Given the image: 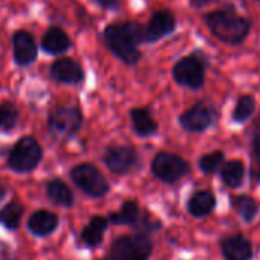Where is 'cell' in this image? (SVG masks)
<instances>
[{
  "instance_id": "obj_1",
  "label": "cell",
  "mask_w": 260,
  "mask_h": 260,
  "mask_svg": "<svg viewBox=\"0 0 260 260\" xmlns=\"http://www.w3.org/2000/svg\"><path fill=\"white\" fill-rule=\"evenodd\" d=\"M205 23L211 34L223 43L239 45L249 34L251 23L233 11L220 10L205 16Z\"/></svg>"
},
{
  "instance_id": "obj_2",
  "label": "cell",
  "mask_w": 260,
  "mask_h": 260,
  "mask_svg": "<svg viewBox=\"0 0 260 260\" xmlns=\"http://www.w3.org/2000/svg\"><path fill=\"white\" fill-rule=\"evenodd\" d=\"M42 155L43 152L40 144L34 138L25 137L11 150L8 164L14 172L28 173L39 166V162L42 161Z\"/></svg>"
},
{
  "instance_id": "obj_3",
  "label": "cell",
  "mask_w": 260,
  "mask_h": 260,
  "mask_svg": "<svg viewBox=\"0 0 260 260\" xmlns=\"http://www.w3.org/2000/svg\"><path fill=\"white\" fill-rule=\"evenodd\" d=\"M104 42L107 48L124 63L135 64L140 61L141 54L137 49V45L130 42V39L122 31L121 25H110L104 31Z\"/></svg>"
},
{
  "instance_id": "obj_4",
  "label": "cell",
  "mask_w": 260,
  "mask_h": 260,
  "mask_svg": "<svg viewBox=\"0 0 260 260\" xmlns=\"http://www.w3.org/2000/svg\"><path fill=\"white\" fill-rule=\"evenodd\" d=\"M190 170L188 162L175 155V153H169V152H161L155 156L153 162H152V172L153 175L164 181V182H176L179 181L182 176H185Z\"/></svg>"
},
{
  "instance_id": "obj_5",
  "label": "cell",
  "mask_w": 260,
  "mask_h": 260,
  "mask_svg": "<svg viewBox=\"0 0 260 260\" xmlns=\"http://www.w3.org/2000/svg\"><path fill=\"white\" fill-rule=\"evenodd\" d=\"M71 176L74 182L89 196L92 198H101L109 191V184L104 179V176L100 173V170L90 164H80L72 172Z\"/></svg>"
},
{
  "instance_id": "obj_6",
  "label": "cell",
  "mask_w": 260,
  "mask_h": 260,
  "mask_svg": "<svg viewBox=\"0 0 260 260\" xmlns=\"http://www.w3.org/2000/svg\"><path fill=\"white\" fill-rule=\"evenodd\" d=\"M83 121L77 107H58L49 115V130L55 138H68L80 128Z\"/></svg>"
},
{
  "instance_id": "obj_7",
  "label": "cell",
  "mask_w": 260,
  "mask_h": 260,
  "mask_svg": "<svg viewBox=\"0 0 260 260\" xmlns=\"http://www.w3.org/2000/svg\"><path fill=\"white\" fill-rule=\"evenodd\" d=\"M173 78L181 86H185V87H190V89H199L205 83L204 63L196 55L184 57L175 64Z\"/></svg>"
},
{
  "instance_id": "obj_8",
  "label": "cell",
  "mask_w": 260,
  "mask_h": 260,
  "mask_svg": "<svg viewBox=\"0 0 260 260\" xmlns=\"http://www.w3.org/2000/svg\"><path fill=\"white\" fill-rule=\"evenodd\" d=\"M214 121V109L199 101L194 106H191L187 112H184L179 118L181 125L188 130V132H204Z\"/></svg>"
},
{
  "instance_id": "obj_9",
  "label": "cell",
  "mask_w": 260,
  "mask_h": 260,
  "mask_svg": "<svg viewBox=\"0 0 260 260\" xmlns=\"http://www.w3.org/2000/svg\"><path fill=\"white\" fill-rule=\"evenodd\" d=\"M104 162L115 175H124L137 164V153L130 147H110L104 155Z\"/></svg>"
},
{
  "instance_id": "obj_10",
  "label": "cell",
  "mask_w": 260,
  "mask_h": 260,
  "mask_svg": "<svg viewBox=\"0 0 260 260\" xmlns=\"http://www.w3.org/2000/svg\"><path fill=\"white\" fill-rule=\"evenodd\" d=\"M176 28V19L170 11H158L152 16L146 31V42H156L169 34H172Z\"/></svg>"
},
{
  "instance_id": "obj_11",
  "label": "cell",
  "mask_w": 260,
  "mask_h": 260,
  "mask_svg": "<svg viewBox=\"0 0 260 260\" xmlns=\"http://www.w3.org/2000/svg\"><path fill=\"white\" fill-rule=\"evenodd\" d=\"M14 60L20 66H28L37 58V45L32 36L26 31H17L13 36Z\"/></svg>"
},
{
  "instance_id": "obj_12",
  "label": "cell",
  "mask_w": 260,
  "mask_h": 260,
  "mask_svg": "<svg viewBox=\"0 0 260 260\" xmlns=\"http://www.w3.org/2000/svg\"><path fill=\"white\" fill-rule=\"evenodd\" d=\"M51 77L60 83H80L84 78L81 66L72 58H60L51 66Z\"/></svg>"
},
{
  "instance_id": "obj_13",
  "label": "cell",
  "mask_w": 260,
  "mask_h": 260,
  "mask_svg": "<svg viewBox=\"0 0 260 260\" xmlns=\"http://www.w3.org/2000/svg\"><path fill=\"white\" fill-rule=\"evenodd\" d=\"M222 251L226 260H249L252 251L248 240L242 236H231L222 242Z\"/></svg>"
},
{
  "instance_id": "obj_14",
  "label": "cell",
  "mask_w": 260,
  "mask_h": 260,
  "mask_svg": "<svg viewBox=\"0 0 260 260\" xmlns=\"http://www.w3.org/2000/svg\"><path fill=\"white\" fill-rule=\"evenodd\" d=\"M58 225V217L48 211V210H40V211H36L29 220H28V226L29 230L37 234V236H48L51 234Z\"/></svg>"
},
{
  "instance_id": "obj_15",
  "label": "cell",
  "mask_w": 260,
  "mask_h": 260,
  "mask_svg": "<svg viewBox=\"0 0 260 260\" xmlns=\"http://www.w3.org/2000/svg\"><path fill=\"white\" fill-rule=\"evenodd\" d=\"M42 48L48 54H63L71 48V40L63 29L51 28L42 40Z\"/></svg>"
},
{
  "instance_id": "obj_16",
  "label": "cell",
  "mask_w": 260,
  "mask_h": 260,
  "mask_svg": "<svg viewBox=\"0 0 260 260\" xmlns=\"http://www.w3.org/2000/svg\"><path fill=\"white\" fill-rule=\"evenodd\" d=\"M214 205H216V199H214L213 193L204 190V191H198L191 196V199L188 201V211L196 217H202V216H207L208 213H211Z\"/></svg>"
},
{
  "instance_id": "obj_17",
  "label": "cell",
  "mask_w": 260,
  "mask_h": 260,
  "mask_svg": "<svg viewBox=\"0 0 260 260\" xmlns=\"http://www.w3.org/2000/svg\"><path fill=\"white\" fill-rule=\"evenodd\" d=\"M130 115H132L135 132L140 137H150L158 130L156 121L152 118V115L146 109H134Z\"/></svg>"
},
{
  "instance_id": "obj_18",
  "label": "cell",
  "mask_w": 260,
  "mask_h": 260,
  "mask_svg": "<svg viewBox=\"0 0 260 260\" xmlns=\"http://www.w3.org/2000/svg\"><path fill=\"white\" fill-rule=\"evenodd\" d=\"M243 175H245V167H243V162L239 159H231V161L225 162L220 170L223 184L231 188H236L242 184Z\"/></svg>"
},
{
  "instance_id": "obj_19",
  "label": "cell",
  "mask_w": 260,
  "mask_h": 260,
  "mask_svg": "<svg viewBox=\"0 0 260 260\" xmlns=\"http://www.w3.org/2000/svg\"><path fill=\"white\" fill-rule=\"evenodd\" d=\"M106 226H107V220L104 217H92L89 225L83 230V242L87 245V246H96L101 243L103 240V236H104V231H106Z\"/></svg>"
},
{
  "instance_id": "obj_20",
  "label": "cell",
  "mask_w": 260,
  "mask_h": 260,
  "mask_svg": "<svg viewBox=\"0 0 260 260\" xmlns=\"http://www.w3.org/2000/svg\"><path fill=\"white\" fill-rule=\"evenodd\" d=\"M109 257L112 260H137L134 236L119 237L113 242Z\"/></svg>"
},
{
  "instance_id": "obj_21",
  "label": "cell",
  "mask_w": 260,
  "mask_h": 260,
  "mask_svg": "<svg viewBox=\"0 0 260 260\" xmlns=\"http://www.w3.org/2000/svg\"><path fill=\"white\" fill-rule=\"evenodd\" d=\"M48 196L58 205L71 207L74 204V194L71 188L60 179H54L48 184Z\"/></svg>"
},
{
  "instance_id": "obj_22",
  "label": "cell",
  "mask_w": 260,
  "mask_h": 260,
  "mask_svg": "<svg viewBox=\"0 0 260 260\" xmlns=\"http://www.w3.org/2000/svg\"><path fill=\"white\" fill-rule=\"evenodd\" d=\"M255 110V100L251 95H243L237 100L234 110H233V121L234 122H245L248 121Z\"/></svg>"
},
{
  "instance_id": "obj_23",
  "label": "cell",
  "mask_w": 260,
  "mask_h": 260,
  "mask_svg": "<svg viewBox=\"0 0 260 260\" xmlns=\"http://www.w3.org/2000/svg\"><path fill=\"white\" fill-rule=\"evenodd\" d=\"M138 219V204L134 201H127L122 204L121 210L110 216V220L118 225H128L134 223Z\"/></svg>"
},
{
  "instance_id": "obj_24",
  "label": "cell",
  "mask_w": 260,
  "mask_h": 260,
  "mask_svg": "<svg viewBox=\"0 0 260 260\" xmlns=\"http://www.w3.org/2000/svg\"><path fill=\"white\" fill-rule=\"evenodd\" d=\"M22 214H23V207L19 202H11L0 211V220H2V223L7 228L16 230L20 223Z\"/></svg>"
},
{
  "instance_id": "obj_25",
  "label": "cell",
  "mask_w": 260,
  "mask_h": 260,
  "mask_svg": "<svg viewBox=\"0 0 260 260\" xmlns=\"http://www.w3.org/2000/svg\"><path fill=\"white\" fill-rule=\"evenodd\" d=\"M19 112L11 103L0 104V130L2 132H8V130L14 128L17 124Z\"/></svg>"
},
{
  "instance_id": "obj_26",
  "label": "cell",
  "mask_w": 260,
  "mask_h": 260,
  "mask_svg": "<svg viewBox=\"0 0 260 260\" xmlns=\"http://www.w3.org/2000/svg\"><path fill=\"white\" fill-rule=\"evenodd\" d=\"M236 208H237L239 214L242 216V219L246 222H251L258 211L257 202L249 196H239L236 199Z\"/></svg>"
},
{
  "instance_id": "obj_27",
  "label": "cell",
  "mask_w": 260,
  "mask_h": 260,
  "mask_svg": "<svg viewBox=\"0 0 260 260\" xmlns=\"http://www.w3.org/2000/svg\"><path fill=\"white\" fill-rule=\"evenodd\" d=\"M223 162V153L216 150V152H211V153H207L204 155L201 159H199V167L204 173L207 175H211L214 173Z\"/></svg>"
},
{
  "instance_id": "obj_28",
  "label": "cell",
  "mask_w": 260,
  "mask_h": 260,
  "mask_svg": "<svg viewBox=\"0 0 260 260\" xmlns=\"http://www.w3.org/2000/svg\"><path fill=\"white\" fill-rule=\"evenodd\" d=\"M121 28H122V31L125 32V36L130 39V42H132L134 45H140V43L146 42V31L138 23L128 22V23L121 25Z\"/></svg>"
},
{
  "instance_id": "obj_29",
  "label": "cell",
  "mask_w": 260,
  "mask_h": 260,
  "mask_svg": "<svg viewBox=\"0 0 260 260\" xmlns=\"http://www.w3.org/2000/svg\"><path fill=\"white\" fill-rule=\"evenodd\" d=\"M93 2L106 10H118V7H119L118 0H93Z\"/></svg>"
},
{
  "instance_id": "obj_30",
  "label": "cell",
  "mask_w": 260,
  "mask_h": 260,
  "mask_svg": "<svg viewBox=\"0 0 260 260\" xmlns=\"http://www.w3.org/2000/svg\"><path fill=\"white\" fill-rule=\"evenodd\" d=\"M252 153L254 158L260 162V134H257L252 140Z\"/></svg>"
},
{
  "instance_id": "obj_31",
  "label": "cell",
  "mask_w": 260,
  "mask_h": 260,
  "mask_svg": "<svg viewBox=\"0 0 260 260\" xmlns=\"http://www.w3.org/2000/svg\"><path fill=\"white\" fill-rule=\"evenodd\" d=\"M191 5L196 7V8H202V7H207L210 5L211 2H214V0H190Z\"/></svg>"
},
{
  "instance_id": "obj_32",
  "label": "cell",
  "mask_w": 260,
  "mask_h": 260,
  "mask_svg": "<svg viewBox=\"0 0 260 260\" xmlns=\"http://www.w3.org/2000/svg\"><path fill=\"white\" fill-rule=\"evenodd\" d=\"M5 198V188L4 187H0V201H2Z\"/></svg>"
},
{
  "instance_id": "obj_33",
  "label": "cell",
  "mask_w": 260,
  "mask_h": 260,
  "mask_svg": "<svg viewBox=\"0 0 260 260\" xmlns=\"http://www.w3.org/2000/svg\"><path fill=\"white\" fill-rule=\"evenodd\" d=\"M103 260H112V258H110V257H109V255H107V257H104V258H103Z\"/></svg>"
},
{
  "instance_id": "obj_34",
  "label": "cell",
  "mask_w": 260,
  "mask_h": 260,
  "mask_svg": "<svg viewBox=\"0 0 260 260\" xmlns=\"http://www.w3.org/2000/svg\"><path fill=\"white\" fill-rule=\"evenodd\" d=\"M257 178H258V181H260V170H258V173H257Z\"/></svg>"
},
{
  "instance_id": "obj_35",
  "label": "cell",
  "mask_w": 260,
  "mask_h": 260,
  "mask_svg": "<svg viewBox=\"0 0 260 260\" xmlns=\"http://www.w3.org/2000/svg\"><path fill=\"white\" fill-rule=\"evenodd\" d=\"M258 2H260V0H258Z\"/></svg>"
}]
</instances>
